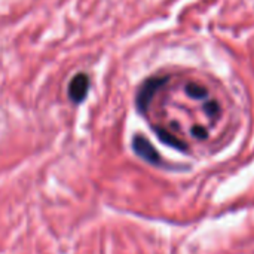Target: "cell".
I'll return each instance as SVG.
<instances>
[{
  "label": "cell",
  "mask_w": 254,
  "mask_h": 254,
  "mask_svg": "<svg viewBox=\"0 0 254 254\" xmlns=\"http://www.w3.org/2000/svg\"><path fill=\"white\" fill-rule=\"evenodd\" d=\"M132 149L134 152L141 158L144 159L146 162L149 164H153V165H159L161 164V156L159 153L156 152V149L152 146V143L149 140H146L144 137L141 135H137L132 141Z\"/></svg>",
  "instance_id": "cell-1"
},
{
  "label": "cell",
  "mask_w": 254,
  "mask_h": 254,
  "mask_svg": "<svg viewBox=\"0 0 254 254\" xmlns=\"http://www.w3.org/2000/svg\"><path fill=\"white\" fill-rule=\"evenodd\" d=\"M88 88H89V80H88V76L86 74H77L71 83H70V89H68V94H70V98L74 100L76 103L82 101L88 92Z\"/></svg>",
  "instance_id": "cell-2"
}]
</instances>
